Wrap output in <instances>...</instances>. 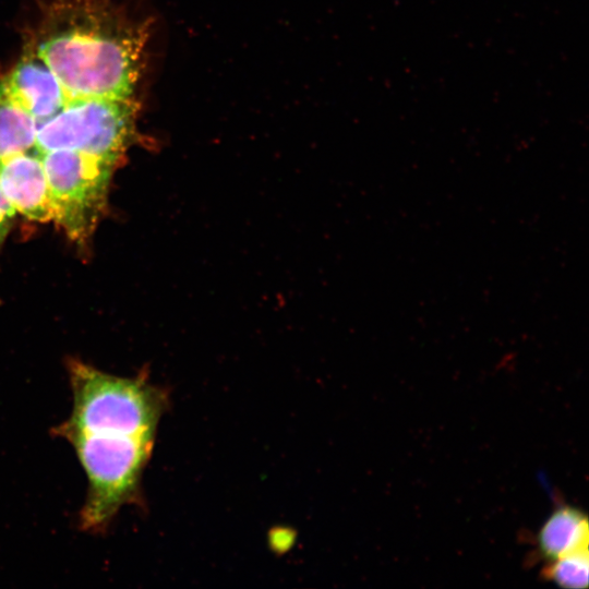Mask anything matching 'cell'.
<instances>
[{
    "label": "cell",
    "mask_w": 589,
    "mask_h": 589,
    "mask_svg": "<svg viewBox=\"0 0 589 589\" xmlns=\"http://www.w3.org/2000/svg\"><path fill=\"white\" fill-rule=\"evenodd\" d=\"M26 46L71 97L130 98L143 75L149 22L112 0H51Z\"/></svg>",
    "instance_id": "6da1fadb"
},
{
    "label": "cell",
    "mask_w": 589,
    "mask_h": 589,
    "mask_svg": "<svg viewBox=\"0 0 589 589\" xmlns=\"http://www.w3.org/2000/svg\"><path fill=\"white\" fill-rule=\"evenodd\" d=\"M68 372L73 396L70 417L56 426L67 432L111 433L154 438L166 396L141 375L121 377L72 359Z\"/></svg>",
    "instance_id": "7a4b0ae2"
},
{
    "label": "cell",
    "mask_w": 589,
    "mask_h": 589,
    "mask_svg": "<svg viewBox=\"0 0 589 589\" xmlns=\"http://www.w3.org/2000/svg\"><path fill=\"white\" fill-rule=\"evenodd\" d=\"M59 437L73 446L88 481L80 527L99 533L122 506L136 501L154 438L86 432H67Z\"/></svg>",
    "instance_id": "3957f363"
},
{
    "label": "cell",
    "mask_w": 589,
    "mask_h": 589,
    "mask_svg": "<svg viewBox=\"0 0 589 589\" xmlns=\"http://www.w3.org/2000/svg\"><path fill=\"white\" fill-rule=\"evenodd\" d=\"M140 104L130 98H72L59 112L35 122L34 151L71 149L118 163L137 142Z\"/></svg>",
    "instance_id": "277c9868"
},
{
    "label": "cell",
    "mask_w": 589,
    "mask_h": 589,
    "mask_svg": "<svg viewBox=\"0 0 589 589\" xmlns=\"http://www.w3.org/2000/svg\"><path fill=\"white\" fill-rule=\"evenodd\" d=\"M40 157L52 220L70 240L85 244L105 212L111 177L120 163L71 149H56Z\"/></svg>",
    "instance_id": "5b68a950"
},
{
    "label": "cell",
    "mask_w": 589,
    "mask_h": 589,
    "mask_svg": "<svg viewBox=\"0 0 589 589\" xmlns=\"http://www.w3.org/2000/svg\"><path fill=\"white\" fill-rule=\"evenodd\" d=\"M0 88L35 122L59 112L72 98L44 62L28 48L16 65L0 81Z\"/></svg>",
    "instance_id": "8992f818"
},
{
    "label": "cell",
    "mask_w": 589,
    "mask_h": 589,
    "mask_svg": "<svg viewBox=\"0 0 589 589\" xmlns=\"http://www.w3.org/2000/svg\"><path fill=\"white\" fill-rule=\"evenodd\" d=\"M0 190L16 213L39 223L52 220L48 181L41 157L35 151L0 161Z\"/></svg>",
    "instance_id": "52a82bcc"
},
{
    "label": "cell",
    "mask_w": 589,
    "mask_h": 589,
    "mask_svg": "<svg viewBox=\"0 0 589 589\" xmlns=\"http://www.w3.org/2000/svg\"><path fill=\"white\" fill-rule=\"evenodd\" d=\"M588 519L577 508L564 506L546 519L538 534L541 555L553 561L564 555L588 549Z\"/></svg>",
    "instance_id": "ba28073f"
},
{
    "label": "cell",
    "mask_w": 589,
    "mask_h": 589,
    "mask_svg": "<svg viewBox=\"0 0 589 589\" xmlns=\"http://www.w3.org/2000/svg\"><path fill=\"white\" fill-rule=\"evenodd\" d=\"M36 127L32 116L0 88V161L34 151Z\"/></svg>",
    "instance_id": "9c48e42d"
},
{
    "label": "cell",
    "mask_w": 589,
    "mask_h": 589,
    "mask_svg": "<svg viewBox=\"0 0 589 589\" xmlns=\"http://www.w3.org/2000/svg\"><path fill=\"white\" fill-rule=\"evenodd\" d=\"M588 556V549H584L550 561V564L543 569V574L546 579L553 580L561 587L586 588L589 573Z\"/></svg>",
    "instance_id": "30bf717a"
},
{
    "label": "cell",
    "mask_w": 589,
    "mask_h": 589,
    "mask_svg": "<svg viewBox=\"0 0 589 589\" xmlns=\"http://www.w3.org/2000/svg\"><path fill=\"white\" fill-rule=\"evenodd\" d=\"M15 214V209L0 190V249L10 232Z\"/></svg>",
    "instance_id": "8fae6325"
}]
</instances>
